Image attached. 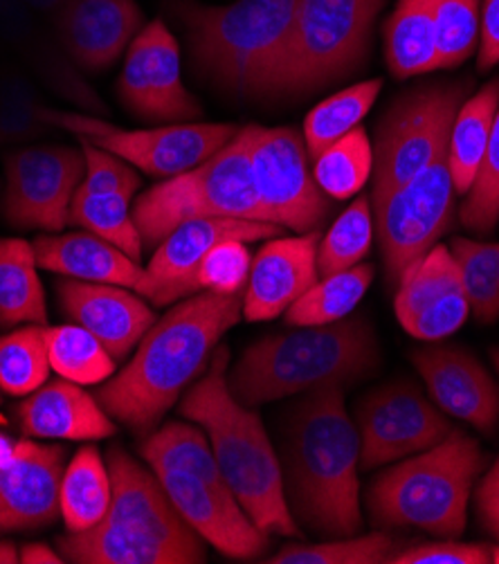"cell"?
Wrapping results in <instances>:
<instances>
[{
  "instance_id": "7c38bea8",
  "label": "cell",
  "mask_w": 499,
  "mask_h": 564,
  "mask_svg": "<svg viewBox=\"0 0 499 564\" xmlns=\"http://www.w3.org/2000/svg\"><path fill=\"white\" fill-rule=\"evenodd\" d=\"M455 194L446 144L373 216L387 284L397 286L401 274L453 228Z\"/></svg>"
},
{
  "instance_id": "c3c4849f",
  "label": "cell",
  "mask_w": 499,
  "mask_h": 564,
  "mask_svg": "<svg viewBox=\"0 0 499 564\" xmlns=\"http://www.w3.org/2000/svg\"><path fill=\"white\" fill-rule=\"evenodd\" d=\"M475 499L481 527L499 542V457L479 481Z\"/></svg>"
},
{
  "instance_id": "2e32d148",
  "label": "cell",
  "mask_w": 499,
  "mask_h": 564,
  "mask_svg": "<svg viewBox=\"0 0 499 564\" xmlns=\"http://www.w3.org/2000/svg\"><path fill=\"white\" fill-rule=\"evenodd\" d=\"M118 97L131 116L147 122H194L200 101L183 82V62L174 32L164 21L147 23L127 50Z\"/></svg>"
},
{
  "instance_id": "d6a6232c",
  "label": "cell",
  "mask_w": 499,
  "mask_h": 564,
  "mask_svg": "<svg viewBox=\"0 0 499 564\" xmlns=\"http://www.w3.org/2000/svg\"><path fill=\"white\" fill-rule=\"evenodd\" d=\"M131 200L133 196L129 194L88 192L79 187L70 207V225L106 239L140 261L144 243L133 220Z\"/></svg>"
},
{
  "instance_id": "f1b7e54d",
  "label": "cell",
  "mask_w": 499,
  "mask_h": 564,
  "mask_svg": "<svg viewBox=\"0 0 499 564\" xmlns=\"http://www.w3.org/2000/svg\"><path fill=\"white\" fill-rule=\"evenodd\" d=\"M47 326V302L32 241L0 239V326Z\"/></svg>"
},
{
  "instance_id": "484cf974",
  "label": "cell",
  "mask_w": 499,
  "mask_h": 564,
  "mask_svg": "<svg viewBox=\"0 0 499 564\" xmlns=\"http://www.w3.org/2000/svg\"><path fill=\"white\" fill-rule=\"evenodd\" d=\"M39 268L70 279L95 281V284L124 286L142 297L151 293V279L140 261L131 259L118 246L82 230V232H45L32 241Z\"/></svg>"
},
{
  "instance_id": "4dcf8cb0",
  "label": "cell",
  "mask_w": 499,
  "mask_h": 564,
  "mask_svg": "<svg viewBox=\"0 0 499 564\" xmlns=\"http://www.w3.org/2000/svg\"><path fill=\"white\" fill-rule=\"evenodd\" d=\"M113 484L108 464L95 445L79 447L62 479V518L68 533H82L97 527L108 513Z\"/></svg>"
},
{
  "instance_id": "30bf717a",
  "label": "cell",
  "mask_w": 499,
  "mask_h": 564,
  "mask_svg": "<svg viewBox=\"0 0 499 564\" xmlns=\"http://www.w3.org/2000/svg\"><path fill=\"white\" fill-rule=\"evenodd\" d=\"M468 88V82L423 84L405 90L387 106L373 142L369 181L373 216L448 144Z\"/></svg>"
},
{
  "instance_id": "74e56055",
  "label": "cell",
  "mask_w": 499,
  "mask_h": 564,
  "mask_svg": "<svg viewBox=\"0 0 499 564\" xmlns=\"http://www.w3.org/2000/svg\"><path fill=\"white\" fill-rule=\"evenodd\" d=\"M45 326L25 324L0 335V389L10 397H30L50 378Z\"/></svg>"
},
{
  "instance_id": "d4e9b609",
  "label": "cell",
  "mask_w": 499,
  "mask_h": 564,
  "mask_svg": "<svg viewBox=\"0 0 499 564\" xmlns=\"http://www.w3.org/2000/svg\"><path fill=\"white\" fill-rule=\"evenodd\" d=\"M142 28L144 14L135 0H70L52 30L82 73H104Z\"/></svg>"
},
{
  "instance_id": "52a82bcc",
  "label": "cell",
  "mask_w": 499,
  "mask_h": 564,
  "mask_svg": "<svg viewBox=\"0 0 499 564\" xmlns=\"http://www.w3.org/2000/svg\"><path fill=\"white\" fill-rule=\"evenodd\" d=\"M486 466L479 443L462 430L423 453L382 470L367 490L373 524L419 529L438 538L466 531L468 501Z\"/></svg>"
},
{
  "instance_id": "7a4b0ae2",
  "label": "cell",
  "mask_w": 499,
  "mask_h": 564,
  "mask_svg": "<svg viewBox=\"0 0 499 564\" xmlns=\"http://www.w3.org/2000/svg\"><path fill=\"white\" fill-rule=\"evenodd\" d=\"M243 317V295L196 293L144 333L127 367L97 389V401L135 434L149 436Z\"/></svg>"
},
{
  "instance_id": "b9f144b4",
  "label": "cell",
  "mask_w": 499,
  "mask_h": 564,
  "mask_svg": "<svg viewBox=\"0 0 499 564\" xmlns=\"http://www.w3.org/2000/svg\"><path fill=\"white\" fill-rule=\"evenodd\" d=\"M43 106L30 77L14 68L0 70V147H19L41 138L50 129L39 116Z\"/></svg>"
},
{
  "instance_id": "f907efd6",
  "label": "cell",
  "mask_w": 499,
  "mask_h": 564,
  "mask_svg": "<svg viewBox=\"0 0 499 564\" xmlns=\"http://www.w3.org/2000/svg\"><path fill=\"white\" fill-rule=\"evenodd\" d=\"M21 3L54 28V23L62 19L66 8L70 6V0H21Z\"/></svg>"
},
{
  "instance_id": "681fc988",
  "label": "cell",
  "mask_w": 499,
  "mask_h": 564,
  "mask_svg": "<svg viewBox=\"0 0 499 564\" xmlns=\"http://www.w3.org/2000/svg\"><path fill=\"white\" fill-rule=\"evenodd\" d=\"M21 562L23 564H62L66 560L59 553V549L54 551L52 546H47L43 542H30L21 549Z\"/></svg>"
},
{
  "instance_id": "db71d44e",
  "label": "cell",
  "mask_w": 499,
  "mask_h": 564,
  "mask_svg": "<svg viewBox=\"0 0 499 564\" xmlns=\"http://www.w3.org/2000/svg\"><path fill=\"white\" fill-rule=\"evenodd\" d=\"M490 360H492V365H495V369H497V373H499V347H497V349H490Z\"/></svg>"
},
{
  "instance_id": "1f68e13d",
  "label": "cell",
  "mask_w": 499,
  "mask_h": 564,
  "mask_svg": "<svg viewBox=\"0 0 499 564\" xmlns=\"http://www.w3.org/2000/svg\"><path fill=\"white\" fill-rule=\"evenodd\" d=\"M376 268L371 263H358L349 270L319 276L317 284L308 289L286 313L289 326H319L349 317L354 308L367 295Z\"/></svg>"
},
{
  "instance_id": "d590c367",
  "label": "cell",
  "mask_w": 499,
  "mask_h": 564,
  "mask_svg": "<svg viewBox=\"0 0 499 564\" xmlns=\"http://www.w3.org/2000/svg\"><path fill=\"white\" fill-rule=\"evenodd\" d=\"M373 172V144L362 127L328 144L313 160V176L330 200H347L362 192Z\"/></svg>"
},
{
  "instance_id": "ba28073f",
  "label": "cell",
  "mask_w": 499,
  "mask_h": 564,
  "mask_svg": "<svg viewBox=\"0 0 499 564\" xmlns=\"http://www.w3.org/2000/svg\"><path fill=\"white\" fill-rule=\"evenodd\" d=\"M387 0H300L293 32L261 99H300L358 73Z\"/></svg>"
},
{
  "instance_id": "8d00e7d4",
  "label": "cell",
  "mask_w": 499,
  "mask_h": 564,
  "mask_svg": "<svg viewBox=\"0 0 499 564\" xmlns=\"http://www.w3.org/2000/svg\"><path fill=\"white\" fill-rule=\"evenodd\" d=\"M405 549L403 540L373 531L367 535L330 538L328 542L286 544L280 553L270 555L268 564H384L392 562Z\"/></svg>"
},
{
  "instance_id": "816d5d0a",
  "label": "cell",
  "mask_w": 499,
  "mask_h": 564,
  "mask_svg": "<svg viewBox=\"0 0 499 564\" xmlns=\"http://www.w3.org/2000/svg\"><path fill=\"white\" fill-rule=\"evenodd\" d=\"M21 549L12 540H0V564H19Z\"/></svg>"
},
{
  "instance_id": "277c9868",
  "label": "cell",
  "mask_w": 499,
  "mask_h": 564,
  "mask_svg": "<svg viewBox=\"0 0 499 564\" xmlns=\"http://www.w3.org/2000/svg\"><path fill=\"white\" fill-rule=\"evenodd\" d=\"M113 497L104 520L66 533L57 549L77 564H203L205 540L183 520L158 475L122 447L106 455Z\"/></svg>"
},
{
  "instance_id": "9a60e30c",
  "label": "cell",
  "mask_w": 499,
  "mask_h": 564,
  "mask_svg": "<svg viewBox=\"0 0 499 564\" xmlns=\"http://www.w3.org/2000/svg\"><path fill=\"white\" fill-rule=\"evenodd\" d=\"M360 468L376 470L434 447L457 427L412 380L371 389L356 408Z\"/></svg>"
},
{
  "instance_id": "4316f807",
  "label": "cell",
  "mask_w": 499,
  "mask_h": 564,
  "mask_svg": "<svg viewBox=\"0 0 499 564\" xmlns=\"http://www.w3.org/2000/svg\"><path fill=\"white\" fill-rule=\"evenodd\" d=\"M17 419L28 438L99 441L118 432L97 397L66 378L47 380L32 391L17 408Z\"/></svg>"
},
{
  "instance_id": "cb8c5ba5",
  "label": "cell",
  "mask_w": 499,
  "mask_h": 564,
  "mask_svg": "<svg viewBox=\"0 0 499 564\" xmlns=\"http://www.w3.org/2000/svg\"><path fill=\"white\" fill-rule=\"evenodd\" d=\"M57 297L62 313L90 330L116 360H124L155 324L153 308L124 286L66 276L57 284Z\"/></svg>"
},
{
  "instance_id": "ffe728a7",
  "label": "cell",
  "mask_w": 499,
  "mask_h": 564,
  "mask_svg": "<svg viewBox=\"0 0 499 564\" xmlns=\"http://www.w3.org/2000/svg\"><path fill=\"white\" fill-rule=\"evenodd\" d=\"M66 449L32 438L19 441L0 464V533L43 529L62 516Z\"/></svg>"
},
{
  "instance_id": "60d3db41",
  "label": "cell",
  "mask_w": 499,
  "mask_h": 564,
  "mask_svg": "<svg viewBox=\"0 0 499 564\" xmlns=\"http://www.w3.org/2000/svg\"><path fill=\"white\" fill-rule=\"evenodd\" d=\"M436 28V70L466 64L479 45L484 0H432Z\"/></svg>"
},
{
  "instance_id": "e575fe53",
  "label": "cell",
  "mask_w": 499,
  "mask_h": 564,
  "mask_svg": "<svg viewBox=\"0 0 499 564\" xmlns=\"http://www.w3.org/2000/svg\"><path fill=\"white\" fill-rule=\"evenodd\" d=\"M45 343L52 371L66 380L86 387L116 376V358L79 324L45 326Z\"/></svg>"
},
{
  "instance_id": "bcb514c9",
  "label": "cell",
  "mask_w": 499,
  "mask_h": 564,
  "mask_svg": "<svg viewBox=\"0 0 499 564\" xmlns=\"http://www.w3.org/2000/svg\"><path fill=\"white\" fill-rule=\"evenodd\" d=\"M490 546L466 542H430L405 546L392 564H488Z\"/></svg>"
},
{
  "instance_id": "f6af8a7d",
  "label": "cell",
  "mask_w": 499,
  "mask_h": 564,
  "mask_svg": "<svg viewBox=\"0 0 499 564\" xmlns=\"http://www.w3.org/2000/svg\"><path fill=\"white\" fill-rule=\"evenodd\" d=\"M82 153L86 160V176L82 183V189L88 192H118V194H129L135 196L140 189V174L135 169L118 158L116 153H110L106 149H99L86 140H79Z\"/></svg>"
},
{
  "instance_id": "5bb4252c",
  "label": "cell",
  "mask_w": 499,
  "mask_h": 564,
  "mask_svg": "<svg viewBox=\"0 0 499 564\" xmlns=\"http://www.w3.org/2000/svg\"><path fill=\"white\" fill-rule=\"evenodd\" d=\"M84 176V153L73 147L36 144L10 151L0 214L19 230L64 232Z\"/></svg>"
},
{
  "instance_id": "ab89813d",
  "label": "cell",
  "mask_w": 499,
  "mask_h": 564,
  "mask_svg": "<svg viewBox=\"0 0 499 564\" xmlns=\"http://www.w3.org/2000/svg\"><path fill=\"white\" fill-rule=\"evenodd\" d=\"M451 252L464 279L470 315L477 324L492 326L499 319V243L457 237Z\"/></svg>"
},
{
  "instance_id": "6da1fadb",
  "label": "cell",
  "mask_w": 499,
  "mask_h": 564,
  "mask_svg": "<svg viewBox=\"0 0 499 564\" xmlns=\"http://www.w3.org/2000/svg\"><path fill=\"white\" fill-rule=\"evenodd\" d=\"M280 464L297 527L328 540L360 533V438L343 384L304 391L289 412Z\"/></svg>"
},
{
  "instance_id": "44dd1931",
  "label": "cell",
  "mask_w": 499,
  "mask_h": 564,
  "mask_svg": "<svg viewBox=\"0 0 499 564\" xmlns=\"http://www.w3.org/2000/svg\"><path fill=\"white\" fill-rule=\"evenodd\" d=\"M0 45L17 52L32 75L57 97L88 116H108L106 101L70 62L64 45L47 21L25 8L21 0H0Z\"/></svg>"
},
{
  "instance_id": "7dc6e473",
  "label": "cell",
  "mask_w": 499,
  "mask_h": 564,
  "mask_svg": "<svg viewBox=\"0 0 499 564\" xmlns=\"http://www.w3.org/2000/svg\"><path fill=\"white\" fill-rule=\"evenodd\" d=\"M499 64V0H484L479 45H477V68L486 73Z\"/></svg>"
},
{
  "instance_id": "d6986e66",
  "label": "cell",
  "mask_w": 499,
  "mask_h": 564,
  "mask_svg": "<svg viewBox=\"0 0 499 564\" xmlns=\"http://www.w3.org/2000/svg\"><path fill=\"white\" fill-rule=\"evenodd\" d=\"M160 484L183 520L218 553L235 560H257L270 546L228 484H211L181 470H158Z\"/></svg>"
},
{
  "instance_id": "5b68a950",
  "label": "cell",
  "mask_w": 499,
  "mask_h": 564,
  "mask_svg": "<svg viewBox=\"0 0 499 564\" xmlns=\"http://www.w3.org/2000/svg\"><path fill=\"white\" fill-rule=\"evenodd\" d=\"M380 360L373 326L360 315H349L261 337L228 371V387L241 405L259 408L319 384L347 387L365 380L378 371Z\"/></svg>"
},
{
  "instance_id": "f35d334b",
  "label": "cell",
  "mask_w": 499,
  "mask_h": 564,
  "mask_svg": "<svg viewBox=\"0 0 499 564\" xmlns=\"http://www.w3.org/2000/svg\"><path fill=\"white\" fill-rule=\"evenodd\" d=\"M376 223L369 196H358L330 225L317 246L319 276L336 274L362 263L373 246Z\"/></svg>"
},
{
  "instance_id": "836d02e7",
  "label": "cell",
  "mask_w": 499,
  "mask_h": 564,
  "mask_svg": "<svg viewBox=\"0 0 499 564\" xmlns=\"http://www.w3.org/2000/svg\"><path fill=\"white\" fill-rule=\"evenodd\" d=\"M382 90V79L354 84L319 101L304 120V142L315 160L328 144L360 127Z\"/></svg>"
},
{
  "instance_id": "11a10c76",
  "label": "cell",
  "mask_w": 499,
  "mask_h": 564,
  "mask_svg": "<svg viewBox=\"0 0 499 564\" xmlns=\"http://www.w3.org/2000/svg\"><path fill=\"white\" fill-rule=\"evenodd\" d=\"M490 560L495 564H499V546H490Z\"/></svg>"
},
{
  "instance_id": "7402d4cb",
  "label": "cell",
  "mask_w": 499,
  "mask_h": 564,
  "mask_svg": "<svg viewBox=\"0 0 499 564\" xmlns=\"http://www.w3.org/2000/svg\"><path fill=\"white\" fill-rule=\"evenodd\" d=\"M430 399L441 412L466 421L481 434L499 425V384L468 349L430 343L412 354Z\"/></svg>"
},
{
  "instance_id": "f546056e",
  "label": "cell",
  "mask_w": 499,
  "mask_h": 564,
  "mask_svg": "<svg viewBox=\"0 0 499 564\" xmlns=\"http://www.w3.org/2000/svg\"><path fill=\"white\" fill-rule=\"evenodd\" d=\"M499 108V77L484 84L457 110L448 140V166L455 192L466 196L490 140L492 122Z\"/></svg>"
},
{
  "instance_id": "ac0fdd59",
  "label": "cell",
  "mask_w": 499,
  "mask_h": 564,
  "mask_svg": "<svg viewBox=\"0 0 499 564\" xmlns=\"http://www.w3.org/2000/svg\"><path fill=\"white\" fill-rule=\"evenodd\" d=\"M284 228L261 220L243 218H198L187 220L166 237L151 257L147 272L151 279L149 302L153 306H172L196 295V268L203 257L224 241H268L282 237Z\"/></svg>"
},
{
  "instance_id": "ee69618b",
  "label": "cell",
  "mask_w": 499,
  "mask_h": 564,
  "mask_svg": "<svg viewBox=\"0 0 499 564\" xmlns=\"http://www.w3.org/2000/svg\"><path fill=\"white\" fill-rule=\"evenodd\" d=\"M246 241L216 243L196 268V291L216 295H243L252 254Z\"/></svg>"
},
{
  "instance_id": "8992f818",
  "label": "cell",
  "mask_w": 499,
  "mask_h": 564,
  "mask_svg": "<svg viewBox=\"0 0 499 564\" xmlns=\"http://www.w3.org/2000/svg\"><path fill=\"white\" fill-rule=\"evenodd\" d=\"M297 6L300 0L164 3L185 30L194 75L232 99H261L263 84L293 32Z\"/></svg>"
},
{
  "instance_id": "e0dca14e",
  "label": "cell",
  "mask_w": 499,
  "mask_h": 564,
  "mask_svg": "<svg viewBox=\"0 0 499 564\" xmlns=\"http://www.w3.org/2000/svg\"><path fill=\"white\" fill-rule=\"evenodd\" d=\"M394 313L405 333L421 343H443L470 315L459 265L448 246L436 243L399 279Z\"/></svg>"
},
{
  "instance_id": "4fadbf2b",
  "label": "cell",
  "mask_w": 499,
  "mask_h": 564,
  "mask_svg": "<svg viewBox=\"0 0 499 564\" xmlns=\"http://www.w3.org/2000/svg\"><path fill=\"white\" fill-rule=\"evenodd\" d=\"M250 172L270 223L306 235L328 216L330 198L315 183L302 131L252 124Z\"/></svg>"
},
{
  "instance_id": "603a6c76",
  "label": "cell",
  "mask_w": 499,
  "mask_h": 564,
  "mask_svg": "<svg viewBox=\"0 0 499 564\" xmlns=\"http://www.w3.org/2000/svg\"><path fill=\"white\" fill-rule=\"evenodd\" d=\"M319 232L274 237L252 257L248 286L243 291V317L268 322L284 315L319 281Z\"/></svg>"
},
{
  "instance_id": "9f6ffc18",
  "label": "cell",
  "mask_w": 499,
  "mask_h": 564,
  "mask_svg": "<svg viewBox=\"0 0 499 564\" xmlns=\"http://www.w3.org/2000/svg\"><path fill=\"white\" fill-rule=\"evenodd\" d=\"M0 423H3V425H6V419H0Z\"/></svg>"
},
{
  "instance_id": "3957f363",
  "label": "cell",
  "mask_w": 499,
  "mask_h": 564,
  "mask_svg": "<svg viewBox=\"0 0 499 564\" xmlns=\"http://www.w3.org/2000/svg\"><path fill=\"white\" fill-rule=\"evenodd\" d=\"M228 367L230 351L216 347L207 371L183 393L178 412L205 430L220 473L252 522L268 535L297 538L300 527L286 501L280 455L259 414L232 397Z\"/></svg>"
},
{
  "instance_id": "83f0119b",
  "label": "cell",
  "mask_w": 499,
  "mask_h": 564,
  "mask_svg": "<svg viewBox=\"0 0 499 564\" xmlns=\"http://www.w3.org/2000/svg\"><path fill=\"white\" fill-rule=\"evenodd\" d=\"M384 62L397 79L436 70V28L432 0H397L382 28Z\"/></svg>"
},
{
  "instance_id": "9c48e42d",
  "label": "cell",
  "mask_w": 499,
  "mask_h": 564,
  "mask_svg": "<svg viewBox=\"0 0 499 564\" xmlns=\"http://www.w3.org/2000/svg\"><path fill=\"white\" fill-rule=\"evenodd\" d=\"M252 124L211 158L174 178H164L133 205L144 248H158L178 225L198 218H243L270 223L250 172ZM274 225V223H272Z\"/></svg>"
},
{
  "instance_id": "f5cc1de1",
  "label": "cell",
  "mask_w": 499,
  "mask_h": 564,
  "mask_svg": "<svg viewBox=\"0 0 499 564\" xmlns=\"http://www.w3.org/2000/svg\"><path fill=\"white\" fill-rule=\"evenodd\" d=\"M14 447H17V443L0 432V464H6L14 455Z\"/></svg>"
},
{
  "instance_id": "7bdbcfd3",
  "label": "cell",
  "mask_w": 499,
  "mask_h": 564,
  "mask_svg": "<svg viewBox=\"0 0 499 564\" xmlns=\"http://www.w3.org/2000/svg\"><path fill=\"white\" fill-rule=\"evenodd\" d=\"M459 220L468 232L479 237H490L499 223V108L479 172L464 196Z\"/></svg>"
},
{
  "instance_id": "8fae6325",
  "label": "cell",
  "mask_w": 499,
  "mask_h": 564,
  "mask_svg": "<svg viewBox=\"0 0 499 564\" xmlns=\"http://www.w3.org/2000/svg\"><path fill=\"white\" fill-rule=\"evenodd\" d=\"M41 120L50 129H66L79 140L116 153L131 166L153 178H174L189 172L216 151L224 149L237 133V124L178 122L158 129H122L88 112L54 110L43 106Z\"/></svg>"
}]
</instances>
